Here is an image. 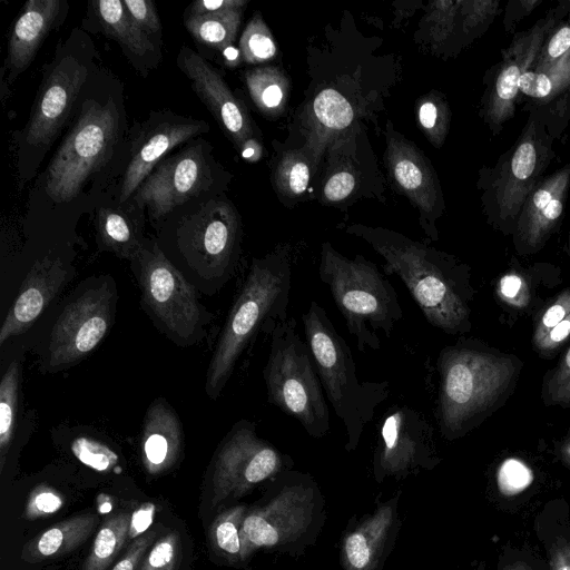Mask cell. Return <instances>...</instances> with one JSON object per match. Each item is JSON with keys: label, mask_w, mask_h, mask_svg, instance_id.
<instances>
[{"label": "cell", "mask_w": 570, "mask_h": 570, "mask_svg": "<svg viewBox=\"0 0 570 570\" xmlns=\"http://www.w3.org/2000/svg\"><path fill=\"white\" fill-rule=\"evenodd\" d=\"M557 267L550 264H535L530 267L512 266L495 285L499 301L507 307L525 312L534 306L535 291L543 284V276L554 272Z\"/></svg>", "instance_id": "f546056e"}, {"label": "cell", "mask_w": 570, "mask_h": 570, "mask_svg": "<svg viewBox=\"0 0 570 570\" xmlns=\"http://www.w3.org/2000/svg\"><path fill=\"white\" fill-rule=\"evenodd\" d=\"M140 284L145 306L178 341L196 336L203 320L195 288L157 246L141 250Z\"/></svg>", "instance_id": "4fadbf2b"}, {"label": "cell", "mask_w": 570, "mask_h": 570, "mask_svg": "<svg viewBox=\"0 0 570 570\" xmlns=\"http://www.w3.org/2000/svg\"><path fill=\"white\" fill-rule=\"evenodd\" d=\"M119 130L116 105L86 100L80 115L52 157L46 191L57 203L73 199L88 178L111 156Z\"/></svg>", "instance_id": "9c48e42d"}, {"label": "cell", "mask_w": 570, "mask_h": 570, "mask_svg": "<svg viewBox=\"0 0 570 570\" xmlns=\"http://www.w3.org/2000/svg\"><path fill=\"white\" fill-rule=\"evenodd\" d=\"M558 454L561 462L570 469V435H568L558 446Z\"/></svg>", "instance_id": "680465c9"}, {"label": "cell", "mask_w": 570, "mask_h": 570, "mask_svg": "<svg viewBox=\"0 0 570 570\" xmlns=\"http://www.w3.org/2000/svg\"><path fill=\"white\" fill-rule=\"evenodd\" d=\"M267 401L295 419L305 432L321 439L330 431V410L311 350L293 316L271 333L263 370Z\"/></svg>", "instance_id": "52a82bcc"}, {"label": "cell", "mask_w": 570, "mask_h": 570, "mask_svg": "<svg viewBox=\"0 0 570 570\" xmlns=\"http://www.w3.org/2000/svg\"><path fill=\"white\" fill-rule=\"evenodd\" d=\"M154 505L146 503L131 515L129 537H136L142 532L153 520Z\"/></svg>", "instance_id": "9f6ffc18"}, {"label": "cell", "mask_w": 570, "mask_h": 570, "mask_svg": "<svg viewBox=\"0 0 570 570\" xmlns=\"http://www.w3.org/2000/svg\"><path fill=\"white\" fill-rule=\"evenodd\" d=\"M570 190V163L543 177L525 199L512 242L518 255L541 250L561 224Z\"/></svg>", "instance_id": "44dd1931"}, {"label": "cell", "mask_w": 570, "mask_h": 570, "mask_svg": "<svg viewBox=\"0 0 570 570\" xmlns=\"http://www.w3.org/2000/svg\"><path fill=\"white\" fill-rule=\"evenodd\" d=\"M541 399L547 406L570 407V346L542 383Z\"/></svg>", "instance_id": "b9f144b4"}, {"label": "cell", "mask_w": 570, "mask_h": 570, "mask_svg": "<svg viewBox=\"0 0 570 570\" xmlns=\"http://www.w3.org/2000/svg\"><path fill=\"white\" fill-rule=\"evenodd\" d=\"M20 365L12 362L4 372L0 383V472L13 440L18 413Z\"/></svg>", "instance_id": "d590c367"}, {"label": "cell", "mask_w": 570, "mask_h": 570, "mask_svg": "<svg viewBox=\"0 0 570 570\" xmlns=\"http://www.w3.org/2000/svg\"><path fill=\"white\" fill-rule=\"evenodd\" d=\"M570 50V12L546 37L531 68H542Z\"/></svg>", "instance_id": "bcb514c9"}, {"label": "cell", "mask_w": 570, "mask_h": 570, "mask_svg": "<svg viewBox=\"0 0 570 570\" xmlns=\"http://www.w3.org/2000/svg\"><path fill=\"white\" fill-rule=\"evenodd\" d=\"M345 230L364 239L384 259L385 274L403 282L430 325L450 335L471 330L474 291L465 263L382 227L355 224Z\"/></svg>", "instance_id": "6da1fadb"}, {"label": "cell", "mask_w": 570, "mask_h": 570, "mask_svg": "<svg viewBox=\"0 0 570 570\" xmlns=\"http://www.w3.org/2000/svg\"><path fill=\"white\" fill-rule=\"evenodd\" d=\"M183 446L180 421L163 399L154 401L146 412L141 438L142 465L148 474L169 470L179 459Z\"/></svg>", "instance_id": "484cf974"}, {"label": "cell", "mask_w": 570, "mask_h": 570, "mask_svg": "<svg viewBox=\"0 0 570 570\" xmlns=\"http://www.w3.org/2000/svg\"><path fill=\"white\" fill-rule=\"evenodd\" d=\"M97 232L102 247L121 258L136 259L142 250L131 223L118 210L100 208Z\"/></svg>", "instance_id": "d6a6232c"}, {"label": "cell", "mask_w": 570, "mask_h": 570, "mask_svg": "<svg viewBox=\"0 0 570 570\" xmlns=\"http://www.w3.org/2000/svg\"><path fill=\"white\" fill-rule=\"evenodd\" d=\"M130 522L131 515L127 512L114 514L104 521L95 537L83 570H106L111 564L129 537Z\"/></svg>", "instance_id": "1f68e13d"}, {"label": "cell", "mask_w": 570, "mask_h": 570, "mask_svg": "<svg viewBox=\"0 0 570 570\" xmlns=\"http://www.w3.org/2000/svg\"><path fill=\"white\" fill-rule=\"evenodd\" d=\"M401 494L397 490L372 512L350 518L338 544L342 570H383L402 527Z\"/></svg>", "instance_id": "ac0fdd59"}, {"label": "cell", "mask_w": 570, "mask_h": 570, "mask_svg": "<svg viewBox=\"0 0 570 570\" xmlns=\"http://www.w3.org/2000/svg\"><path fill=\"white\" fill-rule=\"evenodd\" d=\"M60 259L45 257L27 275L0 330V344L29 330L67 281Z\"/></svg>", "instance_id": "cb8c5ba5"}, {"label": "cell", "mask_w": 570, "mask_h": 570, "mask_svg": "<svg viewBox=\"0 0 570 570\" xmlns=\"http://www.w3.org/2000/svg\"><path fill=\"white\" fill-rule=\"evenodd\" d=\"M263 497L248 507L240 528L243 562L258 550L303 556L326 521L325 499L307 472L285 470L266 482Z\"/></svg>", "instance_id": "277c9868"}, {"label": "cell", "mask_w": 570, "mask_h": 570, "mask_svg": "<svg viewBox=\"0 0 570 570\" xmlns=\"http://www.w3.org/2000/svg\"><path fill=\"white\" fill-rule=\"evenodd\" d=\"M497 570H537L534 566L524 559L501 561Z\"/></svg>", "instance_id": "6f0895ef"}, {"label": "cell", "mask_w": 570, "mask_h": 570, "mask_svg": "<svg viewBox=\"0 0 570 570\" xmlns=\"http://www.w3.org/2000/svg\"><path fill=\"white\" fill-rule=\"evenodd\" d=\"M101 30L114 38L124 51L141 59L155 55L154 43L128 13L121 0H100L92 2Z\"/></svg>", "instance_id": "83f0119b"}, {"label": "cell", "mask_w": 570, "mask_h": 570, "mask_svg": "<svg viewBox=\"0 0 570 570\" xmlns=\"http://www.w3.org/2000/svg\"><path fill=\"white\" fill-rule=\"evenodd\" d=\"M124 4L134 21L147 35L158 33L161 30V23L153 1L125 0Z\"/></svg>", "instance_id": "f907efd6"}, {"label": "cell", "mask_w": 570, "mask_h": 570, "mask_svg": "<svg viewBox=\"0 0 570 570\" xmlns=\"http://www.w3.org/2000/svg\"><path fill=\"white\" fill-rule=\"evenodd\" d=\"M207 130V122L180 117H170L148 128L132 149L120 188V203L135 194L169 150Z\"/></svg>", "instance_id": "603a6c76"}, {"label": "cell", "mask_w": 570, "mask_h": 570, "mask_svg": "<svg viewBox=\"0 0 570 570\" xmlns=\"http://www.w3.org/2000/svg\"><path fill=\"white\" fill-rule=\"evenodd\" d=\"M177 62L224 132L245 158H252L256 141L253 139L249 116L219 72L200 55L185 46L179 51Z\"/></svg>", "instance_id": "d6986e66"}, {"label": "cell", "mask_w": 570, "mask_h": 570, "mask_svg": "<svg viewBox=\"0 0 570 570\" xmlns=\"http://www.w3.org/2000/svg\"><path fill=\"white\" fill-rule=\"evenodd\" d=\"M502 11L500 0H460L458 35L461 45L481 37Z\"/></svg>", "instance_id": "8d00e7d4"}, {"label": "cell", "mask_w": 570, "mask_h": 570, "mask_svg": "<svg viewBox=\"0 0 570 570\" xmlns=\"http://www.w3.org/2000/svg\"><path fill=\"white\" fill-rule=\"evenodd\" d=\"M210 168L202 145H191L159 163L135 191V200L160 218L208 188Z\"/></svg>", "instance_id": "e0dca14e"}, {"label": "cell", "mask_w": 570, "mask_h": 570, "mask_svg": "<svg viewBox=\"0 0 570 570\" xmlns=\"http://www.w3.org/2000/svg\"><path fill=\"white\" fill-rule=\"evenodd\" d=\"M247 509L246 504L233 505L222 511L209 528L212 547L230 563H244L240 528Z\"/></svg>", "instance_id": "836d02e7"}, {"label": "cell", "mask_w": 570, "mask_h": 570, "mask_svg": "<svg viewBox=\"0 0 570 570\" xmlns=\"http://www.w3.org/2000/svg\"><path fill=\"white\" fill-rule=\"evenodd\" d=\"M275 181L283 195H302L309 181V166L305 157L298 151L286 153L276 167Z\"/></svg>", "instance_id": "60d3db41"}, {"label": "cell", "mask_w": 570, "mask_h": 570, "mask_svg": "<svg viewBox=\"0 0 570 570\" xmlns=\"http://www.w3.org/2000/svg\"><path fill=\"white\" fill-rule=\"evenodd\" d=\"M471 570H485V563L484 562H480L478 563L473 569Z\"/></svg>", "instance_id": "91938a15"}, {"label": "cell", "mask_w": 570, "mask_h": 570, "mask_svg": "<svg viewBox=\"0 0 570 570\" xmlns=\"http://www.w3.org/2000/svg\"><path fill=\"white\" fill-rule=\"evenodd\" d=\"M252 100L264 112L272 114L283 107L288 95V81L274 67L249 70L245 75Z\"/></svg>", "instance_id": "e575fe53"}, {"label": "cell", "mask_w": 570, "mask_h": 570, "mask_svg": "<svg viewBox=\"0 0 570 570\" xmlns=\"http://www.w3.org/2000/svg\"><path fill=\"white\" fill-rule=\"evenodd\" d=\"M318 275L328 287L350 335L355 337L357 350L379 351L381 333L390 337L403 318L397 292L385 274L364 256L348 258L325 242Z\"/></svg>", "instance_id": "5b68a950"}, {"label": "cell", "mask_w": 570, "mask_h": 570, "mask_svg": "<svg viewBox=\"0 0 570 570\" xmlns=\"http://www.w3.org/2000/svg\"><path fill=\"white\" fill-rule=\"evenodd\" d=\"M387 138V165L396 185L419 208L426 235L438 239L435 220L444 208L441 187L429 159L411 141L390 126Z\"/></svg>", "instance_id": "ffe728a7"}, {"label": "cell", "mask_w": 570, "mask_h": 570, "mask_svg": "<svg viewBox=\"0 0 570 570\" xmlns=\"http://www.w3.org/2000/svg\"><path fill=\"white\" fill-rule=\"evenodd\" d=\"M239 236L236 210L225 202L212 200L185 226L183 250L204 278L218 281L233 271Z\"/></svg>", "instance_id": "2e32d148"}, {"label": "cell", "mask_w": 570, "mask_h": 570, "mask_svg": "<svg viewBox=\"0 0 570 570\" xmlns=\"http://www.w3.org/2000/svg\"><path fill=\"white\" fill-rule=\"evenodd\" d=\"M65 504V497L48 484H39L30 492L24 507L23 518L37 520L49 518Z\"/></svg>", "instance_id": "7dc6e473"}, {"label": "cell", "mask_w": 570, "mask_h": 570, "mask_svg": "<svg viewBox=\"0 0 570 570\" xmlns=\"http://www.w3.org/2000/svg\"><path fill=\"white\" fill-rule=\"evenodd\" d=\"M460 0H442L430 4L428 26L435 45L445 43L458 33Z\"/></svg>", "instance_id": "7bdbcfd3"}, {"label": "cell", "mask_w": 570, "mask_h": 570, "mask_svg": "<svg viewBox=\"0 0 570 570\" xmlns=\"http://www.w3.org/2000/svg\"><path fill=\"white\" fill-rule=\"evenodd\" d=\"M553 141L542 121L529 115L514 144L494 166L480 170L483 214L495 230L512 236L525 199L554 158Z\"/></svg>", "instance_id": "ba28073f"}, {"label": "cell", "mask_w": 570, "mask_h": 570, "mask_svg": "<svg viewBox=\"0 0 570 570\" xmlns=\"http://www.w3.org/2000/svg\"><path fill=\"white\" fill-rule=\"evenodd\" d=\"M434 428L426 416L409 406L394 404L384 413L372 470L377 483L396 481L431 471L440 464Z\"/></svg>", "instance_id": "7c38bea8"}, {"label": "cell", "mask_w": 570, "mask_h": 570, "mask_svg": "<svg viewBox=\"0 0 570 570\" xmlns=\"http://www.w3.org/2000/svg\"><path fill=\"white\" fill-rule=\"evenodd\" d=\"M291 456L258 436L255 423H235L220 443L213 463V508L227 499H238L282 471L292 469Z\"/></svg>", "instance_id": "30bf717a"}, {"label": "cell", "mask_w": 570, "mask_h": 570, "mask_svg": "<svg viewBox=\"0 0 570 570\" xmlns=\"http://www.w3.org/2000/svg\"><path fill=\"white\" fill-rule=\"evenodd\" d=\"M419 122L435 147H441L449 132L451 111L442 95L432 91L422 97L417 109Z\"/></svg>", "instance_id": "74e56055"}, {"label": "cell", "mask_w": 570, "mask_h": 570, "mask_svg": "<svg viewBox=\"0 0 570 570\" xmlns=\"http://www.w3.org/2000/svg\"><path fill=\"white\" fill-rule=\"evenodd\" d=\"M180 557V535L176 531H170L153 544L142 558L139 570H176Z\"/></svg>", "instance_id": "f6af8a7d"}, {"label": "cell", "mask_w": 570, "mask_h": 570, "mask_svg": "<svg viewBox=\"0 0 570 570\" xmlns=\"http://www.w3.org/2000/svg\"><path fill=\"white\" fill-rule=\"evenodd\" d=\"M569 244H570V239H569Z\"/></svg>", "instance_id": "94428289"}, {"label": "cell", "mask_w": 570, "mask_h": 570, "mask_svg": "<svg viewBox=\"0 0 570 570\" xmlns=\"http://www.w3.org/2000/svg\"><path fill=\"white\" fill-rule=\"evenodd\" d=\"M313 110L318 122L331 130H342L353 119L351 104L338 91L326 88L314 99Z\"/></svg>", "instance_id": "ab89813d"}, {"label": "cell", "mask_w": 570, "mask_h": 570, "mask_svg": "<svg viewBox=\"0 0 570 570\" xmlns=\"http://www.w3.org/2000/svg\"><path fill=\"white\" fill-rule=\"evenodd\" d=\"M436 371V424L445 440L454 441L476 428L508 396L520 362L460 340L439 352Z\"/></svg>", "instance_id": "7a4b0ae2"}, {"label": "cell", "mask_w": 570, "mask_h": 570, "mask_svg": "<svg viewBox=\"0 0 570 570\" xmlns=\"http://www.w3.org/2000/svg\"><path fill=\"white\" fill-rule=\"evenodd\" d=\"M560 139L570 122V50L542 68H530L519 82L518 104Z\"/></svg>", "instance_id": "7402d4cb"}, {"label": "cell", "mask_w": 570, "mask_h": 570, "mask_svg": "<svg viewBox=\"0 0 570 570\" xmlns=\"http://www.w3.org/2000/svg\"><path fill=\"white\" fill-rule=\"evenodd\" d=\"M293 262L286 248L254 258L228 312L209 362L205 390L217 399L259 332L269 334L288 318Z\"/></svg>", "instance_id": "3957f363"}, {"label": "cell", "mask_w": 570, "mask_h": 570, "mask_svg": "<svg viewBox=\"0 0 570 570\" xmlns=\"http://www.w3.org/2000/svg\"><path fill=\"white\" fill-rule=\"evenodd\" d=\"M302 322L325 396L345 428L344 448L353 452L377 406L389 397L390 383L358 380L348 344L316 301L311 302Z\"/></svg>", "instance_id": "8992f818"}, {"label": "cell", "mask_w": 570, "mask_h": 570, "mask_svg": "<svg viewBox=\"0 0 570 570\" xmlns=\"http://www.w3.org/2000/svg\"><path fill=\"white\" fill-rule=\"evenodd\" d=\"M239 51L247 63H261L275 57V41L261 16H254L247 23L239 39Z\"/></svg>", "instance_id": "f35d334b"}, {"label": "cell", "mask_w": 570, "mask_h": 570, "mask_svg": "<svg viewBox=\"0 0 570 570\" xmlns=\"http://www.w3.org/2000/svg\"><path fill=\"white\" fill-rule=\"evenodd\" d=\"M542 0H510L503 9L502 24L507 33L514 35L518 24L531 14Z\"/></svg>", "instance_id": "f5cc1de1"}, {"label": "cell", "mask_w": 570, "mask_h": 570, "mask_svg": "<svg viewBox=\"0 0 570 570\" xmlns=\"http://www.w3.org/2000/svg\"><path fill=\"white\" fill-rule=\"evenodd\" d=\"M246 3V0H198L189 6L188 16H202L243 9Z\"/></svg>", "instance_id": "11a10c76"}, {"label": "cell", "mask_w": 570, "mask_h": 570, "mask_svg": "<svg viewBox=\"0 0 570 570\" xmlns=\"http://www.w3.org/2000/svg\"><path fill=\"white\" fill-rule=\"evenodd\" d=\"M544 542L550 570H570V534L552 531L540 534Z\"/></svg>", "instance_id": "681fc988"}, {"label": "cell", "mask_w": 570, "mask_h": 570, "mask_svg": "<svg viewBox=\"0 0 570 570\" xmlns=\"http://www.w3.org/2000/svg\"><path fill=\"white\" fill-rule=\"evenodd\" d=\"M98 517L82 513L60 521L27 542L21 551L26 562H41L67 554L91 535Z\"/></svg>", "instance_id": "4316f807"}, {"label": "cell", "mask_w": 570, "mask_h": 570, "mask_svg": "<svg viewBox=\"0 0 570 570\" xmlns=\"http://www.w3.org/2000/svg\"><path fill=\"white\" fill-rule=\"evenodd\" d=\"M111 320L112 292L107 283L70 302L50 335V366H68L87 356L106 336Z\"/></svg>", "instance_id": "9a60e30c"}, {"label": "cell", "mask_w": 570, "mask_h": 570, "mask_svg": "<svg viewBox=\"0 0 570 570\" xmlns=\"http://www.w3.org/2000/svg\"><path fill=\"white\" fill-rule=\"evenodd\" d=\"M533 479L531 469L520 460L509 459L498 471V485L509 495L523 491Z\"/></svg>", "instance_id": "c3c4849f"}, {"label": "cell", "mask_w": 570, "mask_h": 570, "mask_svg": "<svg viewBox=\"0 0 570 570\" xmlns=\"http://www.w3.org/2000/svg\"><path fill=\"white\" fill-rule=\"evenodd\" d=\"M66 11L60 0H29L17 17L8 41L3 69L13 81L32 62L39 47Z\"/></svg>", "instance_id": "d4e9b609"}, {"label": "cell", "mask_w": 570, "mask_h": 570, "mask_svg": "<svg viewBox=\"0 0 570 570\" xmlns=\"http://www.w3.org/2000/svg\"><path fill=\"white\" fill-rule=\"evenodd\" d=\"M88 73L87 65L79 57L58 52L46 69L30 118L21 132V151L47 153L65 126Z\"/></svg>", "instance_id": "5bb4252c"}, {"label": "cell", "mask_w": 570, "mask_h": 570, "mask_svg": "<svg viewBox=\"0 0 570 570\" xmlns=\"http://www.w3.org/2000/svg\"><path fill=\"white\" fill-rule=\"evenodd\" d=\"M356 185L350 170H338L331 175L323 186V196L328 203H337L352 194Z\"/></svg>", "instance_id": "816d5d0a"}, {"label": "cell", "mask_w": 570, "mask_h": 570, "mask_svg": "<svg viewBox=\"0 0 570 570\" xmlns=\"http://www.w3.org/2000/svg\"><path fill=\"white\" fill-rule=\"evenodd\" d=\"M570 12V0L559 1L527 30L513 35L510 45L501 51L500 60L484 77L481 117L493 135L513 118L518 106L519 82L529 70L549 32Z\"/></svg>", "instance_id": "8fae6325"}, {"label": "cell", "mask_w": 570, "mask_h": 570, "mask_svg": "<svg viewBox=\"0 0 570 570\" xmlns=\"http://www.w3.org/2000/svg\"><path fill=\"white\" fill-rule=\"evenodd\" d=\"M243 9L202 16H187L185 27L199 43L224 50L233 45L242 20Z\"/></svg>", "instance_id": "4dcf8cb0"}, {"label": "cell", "mask_w": 570, "mask_h": 570, "mask_svg": "<svg viewBox=\"0 0 570 570\" xmlns=\"http://www.w3.org/2000/svg\"><path fill=\"white\" fill-rule=\"evenodd\" d=\"M569 338L570 288H566L540 311L533 327L532 345L541 357H551Z\"/></svg>", "instance_id": "f1b7e54d"}, {"label": "cell", "mask_w": 570, "mask_h": 570, "mask_svg": "<svg viewBox=\"0 0 570 570\" xmlns=\"http://www.w3.org/2000/svg\"><path fill=\"white\" fill-rule=\"evenodd\" d=\"M73 455L97 472H110L118 465V455L105 443L79 436L71 444Z\"/></svg>", "instance_id": "ee69618b"}, {"label": "cell", "mask_w": 570, "mask_h": 570, "mask_svg": "<svg viewBox=\"0 0 570 570\" xmlns=\"http://www.w3.org/2000/svg\"><path fill=\"white\" fill-rule=\"evenodd\" d=\"M155 538V532L142 534L134 540L128 547L124 557L116 563L111 570H137L139 563L146 554L148 547Z\"/></svg>", "instance_id": "db71d44e"}]
</instances>
